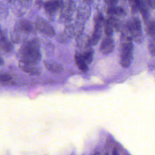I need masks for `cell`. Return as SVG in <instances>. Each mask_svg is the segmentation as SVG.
Segmentation results:
<instances>
[{
  "label": "cell",
  "mask_w": 155,
  "mask_h": 155,
  "mask_svg": "<svg viewBox=\"0 0 155 155\" xmlns=\"http://www.w3.org/2000/svg\"><path fill=\"white\" fill-rule=\"evenodd\" d=\"M2 60L0 58V65H1V64H2Z\"/></svg>",
  "instance_id": "e0dca14e"
},
{
  "label": "cell",
  "mask_w": 155,
  "mask_h": 155,
  "mask_svg": "<svg viewBox=\"0 0 155 155\" xmlns=\"http://www.w3.org/2000/svg\"><path fill=\"white\" fill-rule=\"evenodd\" d=\"M93 155H100V153H99V152H97V151H96V152H95V153H94V154H93Z\"/></svg>",
  "instance_id": "2e32d148"
},
{
  "label": "cell",
  "mask_w": 155,
  "mask_h": 155,
  "mask_svg": "<svg viewBox=\"0 0 155 155\" xmlns=\"http://www.w3.org/2000/svg\"><path fill=\"white\" fill-rule=\"evenodd\" d=\"M108 14L111 15H119V16H122L125 14L124 10L120 7H111L108 9L107 11Z\"/></svg>",
  "instance_id": "9c48e42d"
},
{
  "label": "cell",
  "mask_w": 155,
  "mask_h": 155,
  "mask_svg": "<svg viewBox=\"0 0 155 155\" xmlns=\"http://www.w3.org/2000/svg\"><path fill=\"white\" fill-rule=\"evenodd\" d=\"M71 155H75V154H74V153H72V154H71Z\"/></svg>",
  "instance_id": "d6986e66"
},
{
  "label": "cell",
  "mask_w": 155,
  "mask_h": 155,
  "mask_svg": "<svg viewBox=\"0 0 155 155\" xmlns=\"http://www.w3.org/2000/svg\"><path fill=\"white\" fill-rule=\"evenodd\" d=\"M133 49L131 38L127 37L121 45L119 63L122 67L127 68L130 65L133 58Z\"/></svg>",
  "instance_id": "6da1fadb"
},
{
  "label": "cell",
  "mask_w": 155,
  "mask_h": 155,
  "mask_svg": "<svg viewBox=\"0 0 155 155\" xmlns=\"http://www.w3.org/2000/svg\"><path fill=\"white\" fill-rule=\"evenodd\" d=\"M83 59L87 64H89L92 61L93 56V51L92 50H88L85 52L82 55H81Z\"/></svg>",
  "instance_id": "7c38bea8"
},
{
  "label": "cell",
  "mask_w": 155,
  "mask_h": 155,
  "mask_svg": "<svg viewBox=\"0 0 155 155\" xmlns=\"http://www.w3.org/2000/svg\"><path fill=\"white\" fill-rule=\"evenodd\" d=\"M61 0H51L45 3L44 8L48 12H54L61 7Z\"/></svg>",
  "instance_id": "52a82bcc"
},
{
  "label": "cell",
  "mask_w": 155,
  "mask_h": 155,
  "mask_svg": "<svg viewBox=\"0 0 155 155\" xmlns=\"http://www.w3.org/2000/svg\"><path fill=\"white\" fill-rule=\"evenodd\" d=\"M149 2L151 7H153L152 8H154L155 7V0H149Z\"/></svg>",
  "instance_id": "9a60e30c"
},
{
  "label": "cell",
  "mask_w": 155,
  "mask_h": 155,
  "mask_svg": "<svg viewBox=\"0 0 155 155\" xmlns=\"http://www.w3.org/2000/svg\"><path fill=\"white\" fill-rule=\"evenodd\" d=\"M104 31L107 36H111L113 32V25L108 20H106L104 22Z\"/></svg>",
  "instance_id": "30bf717a"
},
{
  "label": "cell",
  "mask_w": 155,
  "mask_h": 155,
  "mask_svg": "<svg viewBox=\"0 0 155 155\" xmlns=\"http://www.w3.org/2000/svg\"><path fill=\"white\" fill-rule=\"evenodd\" d=\"M74 59H75L76 64L77 65L78 67L80 70H81L84 71H87L88 70L87 63L84 61V60L83 59L81 55L76 54L74 56Z\"/></svg>",
  "instance_id": "ba28073f"
},
{
  "label": "cell",
  "mask_w": 155,
  "mask_h": 155,
  "mask_svg": "<svg viewBox=\"0 0 155 155\" xmlns=\"http://www.w3.org/2000/svg\"><path fill=\"white\" fill-rule=\"evenodd\" d=\"M105 155H108V153H106Z\"/></svg>",
  "instance_id": "ac0fdd59"
},
{
  "label": "cell",
  "mask_w": 155,
  "mask_h": 155,
  "mask_svg": "<svg viewBox=\"0 0 155 155\" xmlns=\"http://www.w3.org/2000/svg\"><path fill=\"white\" fill-rule=\"evenodd\" d=\"M114 47V43L111 36H107L102 41L100 50L104 54H108L112 52Z\"/></svg>",
  "instance_id": "5b68a950"
},
{
  "label": "cell",
  "mask_w": 155,
  "mask_h": 155,
  "mask_svg": "<svg viewBox=\"0 0 155 155\" xmlns=\"http://www.w3.org/2000/svg\"><path fill=\"white\" fill-rule=\"evenodd\" d=\"M25 59L27 62H35L39 59L40 54L34 46H27L24 52Z\"/></svg>",
  "instance_id": "277c9868"
},
{
  "label": "cell",
  "mask_w": 155,
  "mask_h": 155,
  "mask_svg": "<svg viewBox=\"0 0 155 155\" xmlns=\"http://www.w3.org/2000/svg\"><path fill=\"white\" fill-rule=\"evenodd\" d=\"M111 155H119L118 151H117V149L116 148H114V149L113 150Z\"/></svg>",
  "instance_id": "5bb4252c"
},
{
  "label": "cell",
  "mask_w": 155,
  "mask_h": 155,
  "mask_svg": "<svg viewBox=\"0 0 155 155\" xmlns=\"http://www.w3.org/2000/svg\"><path fill=\"white\" fill-rule=\"evenodd\" d=\"M36 25L38 30H39L41 32L48 35H52L54 34L53 28L43 19H38L36 22Z\"/></svg>",
  "instance_id": "8992f818"
},
{
  "label": "cell",
  "mask_w": 155,
  "mask_h": 155,
  "mask_svg": "<svg viewBox=\"0 0 155 155\" xmlns=\"http://www.w3.org/2000/svg\"><path fill=\"white\" fill-rule=\"evenodd\" d=\"M10 79V76L7 74H0V81H7Z\"/></svg>",
  "instance_id": "4fadbf2b"
},
{
  "label": "cell",
  "mask_w": 155,
  "mask_h": 155,
  "mask_svg": "<svg viewBox=\"0 0 155 155\" xmlns=\"http://www.w3.org/2000/svg\"><path fill=\"white\" fill-rule=\"evenodd\" d=\"M127 28L130 32L131 37L137 42H141L142 39L141 23L139 18H134L127 24Z\"/></svg>",
  "instance_id": "7a4b0ae2"
},
{
  "label": "cell",
  "mask_w": 155,
  "mask_h": 155,
  "mask_svg": "<svg viewBox=\"0 0 155 155\" xmlns=\"http://www.w3.org/2000/svg\"><path fill=\"white\" fill-rule=\"evenodd\" d=\"M103 23V17L101 13L97 15L95 17L94 30L91 39L89 41V45H93L97 43L102 33V25Z\"/></svg>",
  "instance_id": "3957f363"
},
{
  "label": "cell",
  "mask_w": 155,
  "mask_h": 155,
  "mask_svg": "<svg viewBox=\"0 0 155 155\" xmlns=\"http://www.w3.org/2000/svg\"><path fill=\"white\" fill-rule=\"evenodd\" d=\"M150 37L151 39L148 44V50L152 56H155V35Z\"/></svg>",
  "instance_id": "8fae6325"
}]
</instances>
